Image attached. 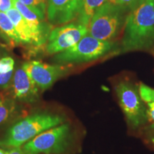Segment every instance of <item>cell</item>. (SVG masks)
Listing matches in <instances>:
<instances>
[{"mask_svg":"<svg viewBox=\"0 0 154 154\" xmlns=\"http://www.w3.org/2000/svg\"><path fill=\"white\" fill-rule=\"evenodd\" d=\"M121 47L124 52L154 47V0H143L126 15Z\"/></svg>","mask_w":154,"mask_h":154,"instance_id":"6da1fadb","label":"cell"},{"mask_svg":"<svg viewBox=\"0 0 154 154\" xmlns=\"http://www.w3.org/2000/svg\"><path fill=\"white\" fill-rule=\"evenodd\" d=\"M142 1L143 0H108V2L120 6L126 11H130Z\"/></svg>","mask_w":154,"mask_h":154,"instance_id":"ffe728a7","label":"cell"},{"mask_svg":"<svg viewBox=\"0 0 154 154\" xmlns=\"http://www.w3.org/2000/svg\"><path fill=\"white\" fill-rule=\"evenodd\" d=\"M7 151V154H24L22 151L21 147L19 148H14V149H11Z\"/></svg>","mask_w":154,"mask_h":154,"instance_id":"603a6c76","label":"cell"},{"mask_svg":"<svg viewBox=\"0 0 154 154\" xmlns=\"http://www.w3.org/2000/svg\"><path fill=\"white\" fill-rule=\"evenodd\" d=\"M83 0H47V15L49 24L59 26L76 19Z\"/></svg>","mask_w":154,"mask_h":154,"instance_id":"9c48e42d","label":"cell"},{"mask_svg":"<svg viewBox=\"0 0 154 154\" xmlns=\"http://www.w3.org/2000/svg\"><path fill=\"white\" fill-rule=\"evenodd\" d=\"M66 121L63 115L49 111H38L26 116L7 130L0 138V147L7 150L22 147L38 134Z\"/></svg>","mask_w":154,"mask_h":154,"instance_id":"7a4b0ae2","label":"cell"},{"mask_svg":"<svg viewBox=\"0 0 154 154\" xmlns=\"http://www.w3.org/2000/svg\"><path fill=\"white\" fill-rule=\"evenodd\" d=\"M14 61L10 57H5L0 59V74H7L14 72Z\"/></svg>","mask_w":154,"mask_h":154,"instance_id":"d6986e66","label":"cell"},{"mask_svg":"<svg viewBox=\"0 0 154 154\" xmlns=\"http://www.w3.org/2000/svg\"><path fill=\"white\" fill-rule=\"evenodd\" d=\"M0 32L3 34L7 38L16 44L21 43L20 38L15 30L14 24L11 19L5 12L0 11Z\"/></svg>","mask_w":154,"mask_h":154,"instance_id":"2e32d148","label":"cell"},{"mask_svg":"<svg viewBox=\"0 0 154 154\" xmlns=\"http://www.w3.org/2000/svg\"><path fill=\"white\" fill-rule=\"evenodd\" d=\"M14 24L15 30L20 38L21 43L33 44V35L27 23L20 12L13 7L6 12Z\"/></svg>","mask_w":154,"mask_h":154,"instance_id":"7c38bea8","label":"cell"},{"mask_svg":"<svg viewBox=\"0 0 154 154\" xmlns=\"http://www.w3.org/2000/svg\"><path fill=\"white\" fill-rule=\"evenodd\" d=\"M14 72L7 74H0V90H7L10 88L12 84Z\"/></svg>","mask_w":154,"mask_h":154,"instance_id":"44dd1931","label":"cell"},{"mask_svg":"<svg viewBox=\"0 0 154 154\" xmlns=\"http://www.w3.org/2000/svg\"><path fill=\"white\" fill-rule=\"evenodd\" d=\"M0 154H7V151L0 149Z\"/></svg>","mask_w":154,"mask_h":154,"instance_id":"cb8c5ba5","label":"cell"},{"mask_svg":"<svg viewBox=\"0 0 154 154\" xmlns=\"http://www.w3.org/2000/svg\"><path fill=\"white\" fill-rule=\"evenodd\" d=\"M113 47V42L101 41L87 34L73 47L57 54L54 61L61 65L90 62L105 57Z\"/></svg>","mask_w":154,"mask_h":154,"instance_id":"8992f818","label":"cell"},{"mask_svg":"<svg viewBox=\"0 0 154 154\" xmlns=\"http://www.w3.org/2000/svg\"><path fill=\"white\" fill-rule=\"evenodd\" d=\"M143 141L154 150V124H149L140 132Z\"/></svg>","mask_w":154,"mask_h":154,"instance_id":"ac0fdd59","label":"cell"},{"mask_svg":"<svg viewBox=\"0 0 154 154\" xmlns=\"http://www.w3.org/2000/svg\"><path fill=\"white\" fill-rule=\"evenodd\" d=\"M74 131L68 121L49 128L24 143V154H68L74 149Z\"/></svg>","mask_w":154,"mask_h":154,"instance_id":"3957f363","label":"cell"},{"mask_svg":"<svg viewBox=\"0 0 154 154\" xmlns=\"http://www.w3.org/2000/svg\"><path fill=\"white\" fill-rule=\"evenodd\" d=\"M114 90L128 128L132 132L140 134L149 121L146 106L138 91V85L124 79L115 84Z\"/></svg>","mask_w":154,"mask_h":154,"instance_id":"277c9868","label":"cell"},{"mask_svg":"<svg viewBox=\"0 0 154 154\" xmlns=\"http://www.w3.org/2000/svg\"><path fill=\"white\" fill-rule=\"evenodd\" d=\"M3 99H4V96H3L1 94H0V102L2 101V100Z\"/></svg>","mask_w":154,"mask_h":154,"instance_id":"d4e9b609","label":"cell"},{"mask_svg":"<svg viewBox=\"0 0 154 154\" xmlns=\"http://www.w3.org/2000/svg\"><path fill=\"white\" fill-rule=\"evenodd\" d=\"M13 7V0H0V11L7 12Z\"/></svg>","mask_w":154,"mask_h":154,"instance_id":"7402d4cb","label":"cell"},{"mask_svg":"<svg viewBox=\"0 0 154 154\" xmlns=\"http://www.w3.org/2000/svg\"><path fill=\"white\" fill-rule=\"evenodd\" d=\"M69 65L48 64L39 61H30L23 63L22 67L42 91L47 90L65 76Z\"/></svg>","mask_w":154,"mask_h":154,"instance_id":"ba28073f","label":"cell"},{"mask_svg":"<svg viewBox=\"0 0 154 154\" xmlns=\"http://www.w3.org/2000/svg\"><path fill=\"white\" fill-rule=\"evenodd\" d=\"M106 2L108 0H83L79 14L76 22L88 27L96 11Z\"/></svg>","mask_w":154,"mask_h":154,"instance_id":"5bb4252c","label":"cell"},{"mask_svg":"<svg viewBox=\"0 0 154 154\" xmlns=\"http://www.w3.org/2000/svg\"><path fill=\"white\" fill-rule=\"evenodd\" d=\"M126 11L120 6L106 2L91 18L88 34L101 41L111 42L124 26Z\"/></svg>","mask_w":154,"mask_h":154,"instance_id":"5b68a950","label":"cell"},{"mask_svg":"<svg viewBox=\"0 0 154 154\" xmlns=\"http://www.w3.org/2000/svg\"><path fill=\"white\" fill-rule=\"evenodd\" d=\"M13 7L20 12L27 23L33 35V44L40 47L47 44L52 25L44 22L33 11L18 0H13Z\"/></svg>","mask_w":154,"mask_h":154,"instance_id":"8fae6325","label":"cell"},{"mask_svg":"<svg viewBox=\"0 0 154 154\" xmlns=\"http://www.w3.org/2000/svg\"><path fill=\"white\" fill-rule=\"evenodd\" d=\"M11 89L12 99L26 103H34L39 99V88L22 66L14 72Z\"/></svg>","mask_w":154,"mask_h":154,"instance_id":"30bf717a","label":"cell"},{"mask_svg":"<svg viewBox=\"0 0 154 154\" xmlns=\"http://www.w3.org/2000/svg\"><path fill=\"white\" fill-rule=\"evenodd\" d=\"M44 20L47 14V0H18Z\"/></svg>","mask_w":154,"mask_h":154,"instance_id":"e0dca14e","label":"cell"},{"mask_svg":"<svg viewBox=\"0 0 154 154\" xmlns=\"http://www.w3.org/2000/svg\"><path fill=\"white\" fill-rule=\"evenodd\" d=\"M12 98H5L0 102V126L18 119L23 113L21 105Z\"/></svg>","mask_w":154,"mask_h":154,"instance_id":"4fadbf2b","label":"cell"},{"mask_svg":"<svg viewBox=\"0 0 154 154\" xmlns=\"http://www.w3.org/2000/svg\"><path fill=\"white\" fill-rule=\"evenodd\" d=\"M138 91L146 106L149 124H154V89L143 83H140Z\"/></svg>","mask_w":154,"mask_h":154,"instance_id":"9a60e30c","label":"cell"},{"mask_svg":"<svg viewBox=\"0 0 154 154\" xmlns=\"http://www.w3.org/2000/svg\"><path fill=\"white\" fill-rule=\"evenodd\" d=\"M88 32L87 26L76 22L54 29L46 44V52L50 55L62 52L75 45Z\"/></svg>","mask_w":154,"mask_h":154,"instance_id":"52a82bcc","label":"cell"}]
</instances>
